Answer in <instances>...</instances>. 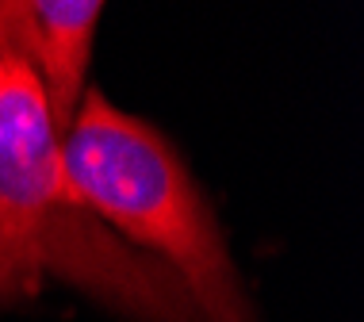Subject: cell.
Segmentation results:
<instances>
[{
  "label": "cell",
  "mask_w": 364,
  "mask_h": 322,
  "mask_svg": "<svg viewBox=\"0 0 364 322\" xmlns=\"http://www.w3.org/2000/svg\"><path fill=\"white\" fill-rule=\"evenodd\" d=\"M100 0H8L0 4V46H8L50 104L54 131L62 139L85 96V73L100 27Z\"/></svg>",
  "instance_id": "3957f363"
},
{
  "label": "cell",
  "mask_w": 364,
  "mask_h": 322,
  "mask_svg": "<svg viewBox=\"0 0 364 322\" xmlns=\"http://www.w3.org/2000/svg\"><path fill=\"white\" fill-rule=\"evenodd\" d=\"M58 142L73 196L123 242L161 261L203 318L257 322L219 215L157 127L119 112L100 89H85Z\"/></svg>",
  "instance_id": "7a4b0ae2"
},
{
  "label": "cell",
  "mask_w": 364,
  "mask_h": 322,
  "mask_svg": "<svg viewBox=\"0 0 364 322\" xmlns=\"http://www.w3.org/2000/svg\"><path fill=\"white\" fill-rule=\"evenodd\" d=\"M46 272L131 322H208L161 261L73 196L43 85L0 46V311L38 296Z\"/></svg>",
  "instance_id": "6da1fadb"
}]
</instances>
